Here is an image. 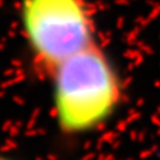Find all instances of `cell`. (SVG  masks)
<instances>
[{
  "label": "cell",
  "instance_id": "cell-1",
  "mask_svg": "<svg viewBox=\"0 0 160 160\" xmlns=\"http://www.w3.org/2000/svg\"><path fill=\"white\" fill-rule=\"evenodd\" d=\"M49 77L56 121L67 134L97 127L119 103V79L96 43L59 63Z\"/></svg>",
  "mask_w": 160,
  "mask_h": 160
},
{
  "label": "cell",
  "instance_id": "cell-2",
  "mask_svg": "<svg viewBox=\"0 0 160 160\" xmlns=\"http://www.w3.org/2000/svg\"><path fill=\"white\" fill-rule=\"evenodd\" d=\"M20 22L35 67L48 76L59 63L96 43L86 0H23Z\"/></svg>",
  "mask_w": 160,
  "mask_h": 160
},
{
  "label": "cell",
  "instance_id": "cell-3",
  "mask_svg": "<svg viewBox=\"0 0 160 160\" xmlns=\"http://www.w3.org/2000/svg\"><path fill=\"white\" fill-rule=\"evenodd\" d=\"M0 160H9V159H5V158H0Z\"/></svg>",
  "mask_w": 160,
  "mask_h": 160
}]
</instances>
